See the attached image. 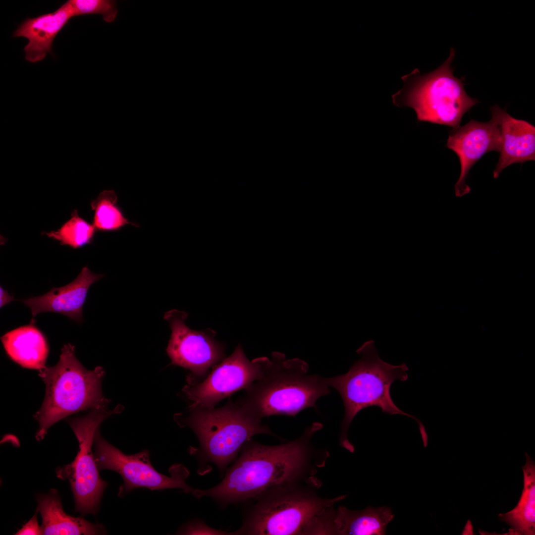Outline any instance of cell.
Here are the masks:
<instances>
[{"label":"cell","instance_id":"1","mask_svg":"<svg viewBox=\"0 0 535 535\" xmlns=\"http://www.w3.org/2000/svg\"><path fill=\"white\" fill-rule=\"evenodd\" d=\"M322 427L314 422L298 438L276 445L248 440L222 481L208 489H196L194 496L209 497L226 506L248 501L281 485H322L316 475L324 467L329 453L315 446L312 439Z\"/></svg>","mask_w":535,"mask_h":535},{"label":"cell","instance_id":"2","mask_svg":"<svg viewBox=\"0 0 535 535\" xmlns=\"http://www.w3.org/2000/svg\"><path fill=\"white\" fill-rule=\"evenodd\" d=\"M321 486L283 484L249 500L251 504L233 535H325L332 508L347 495L322 497L317 492Z\"/></svg>","mask_w":535,"mask_h":535},{"label":"cell","instance_id":"3","mask_svg":"<svg viewBox=\"0 0 535 535\" xmlns=\"http://www.w3.org/2000/svg\"><path fill=\"white\" fill-rule=\"evenodd\" d=\"M356 352L360 358L347 373L326 377L327 384L338 392L344 407L339 437L340 446L354 452V447L348 438L349 426L360 411L371 406L380 408L384 413L399 414L414 419L418 424L424 444H427L428 435L421 421L399 409L390 395V387L395 380L408 379L409 369L406 364L393 365L381 360L373 340L365 342Z\"/></svg>","mask_w":535,"mask_h":535},{"label":"cell","instance_id":"4","mask_svg":"<svg viewBox=\"0 0 535 535\" xmlns=\"http://www.w3.org/2000/svg\"><path fill=\"white\" fill-rule=\"evenodd\" d=\"M330 393L326 377L309 374L306 362L274 352L264 374L245 389L237 403L262 420L273 415L295 416L316 407L318 399Z\"/></svg>","mask_w":535,"mask_h":535},{"label":"cell","instance_id":"5","mask_svg":"<svg viewBox=\"0 0 535 535\" xmlns=\"http://www.w3.org/2000/svg\"><path fill=\"white\" fill-rule=\"evenodd\" d=\"M176 418L180 426L189 427L199 440V447H191L189 452L197 458L201 474L208 463L223 474L243 445L256 435L277 436L262 420L231 400L219 408L190 406L186 417L177 415Z\"/></svg>","mask_w":535,"mask_h":535},{"label":"cell","instance_id":"6","mask_svg":"<svg viewBox=\"0 0 535 535\" xmlns=\"http://www.w3.org/2000/svg\"><path fill=\"white\" fill-rule=\"evenodd\" d=\"M74 348L69 343L64 345L55 366L39 370L46 384V393L41 408L34 415L39 425L36 434L38 440L43 439L48 429L59 420L85 410L106 408L109 403L102 390L103 369L85 368L77 359Z\"/></svg>","mask_w":535,"mask_h":535},{"label":"cell","instance_id":"7","mask_svg":"<svg viewBox=\"0 0 535 535\" xmlns=\"http://www.w3.org/2000/svg\"><path fill=\"white\" fill-rule=\"evenodd\" d=\"M455 55L451 48L448 58L435 70L421 75L415 69L402 77L404 86L393 96L394 104L412 107L420 121L458 127L463 115L479 101L467 95L464 78L454 75Z\"/></svg>","mask_w":535,"mask_h":535},{"label":"cell","instance_id":"8","mask_svg":"<svg viewBox=\"0 0 535 535\" xmlns=\"http://www.w3.org/2000/svg\"><path fill=\"white\" fill-rule=\"evenodd\" d=\"M122 406L112 410L94 408L86 415L67 419L79 442V450L72 462L56 470V476L68 480L73 494L75 511L82 515H95L107 483L100 476L92 451L96 430L109 416L120 413Z\"/></svg>","mask_w":535,"mask_h":535},{"label":"cell","instance_id":"9","mask_svg":"<svg viewBox=\"0 0 535 535\" xmlns=\"http://www.w3.org/2000/svg\"><path fill=\"white\" fill-rule=\"evenodd\" d=\"M94 456L99 471L110 470L118 473L123 480L118 496L124 497L131 490L146 487L151 490L180 488L183 492L194 495L196 489L186 482L189 475L187 468L176 463L169 469L170 476L159 473L152 465L148 450L133 455H126L101 436L99 428L94 438Z\"/></svg>","mask_w":535,"mask_h":535},{"label":"cell","instance_id":"10","mask_svg":"<svg viewBox=\"0 0 535 535\" xmlns=\"http://www.w3.org/2000/svg\"><path fill=\"white\" fill-rule=\"evenodd\" d=\"M270 362L267 357L248 360L238 345L228 357L214 366L203 379L182 390L191 406L214 407L235 392L245 389L265 373Z\"/></svg>","mask_w":535,"mask_h":535},{"label":"cell","instance_id":"11","mask_svg":"<svg viewBox=\"0 0 535 535\" xmlns=\"http://www.w3.org/2000/svg\"><path fill=\"white\" fill-rule=\"evenodd\" d=\"M188 314L175 309L165 312L164 319L171 334L166 348L171 363L189 370L188 384L203 379L210 370L225 358L224 346L214 338L211 330L197 331L186 324Z\"/></svg>","mask_w":535,"mask_h":535},{"label":"cell","instance_id":"12","mask_svg":"<svg viewBox=\"0 0 535 535\" xmlns=\"http://www.w3.org/2000/svg\"><path fill=\"white\" fill-rule=\"evenodd\" d=\"M501 144L499 128L493 117L487 122L471 120L450 132L446 146L457 155L461 166L459 178L454 186L456 197L470 192L471 188L466 183L470 169L485 154L493 151L499 152Z\"/></svg>","mask_w":535,"mask_h":535},{"label":"cell","instance_id":"13","mask_svg":"<svg viewBox=\"0 0 535 535\" xmlns=\"http://www.w3.org/2000/svg\"><path fill=\"white\" fill-rule=\"evenodd\" d=\"M490 110L501 139L500 156L493 171V177L497 178L512 164L535 160V127L511 116L498 105L491 107Z\"/></svg>","mask_w":535,"mask_h":535},{"label":"cell","instance_id":"14","mask_svg":"<svg viewBox=\"0 0 535 535\" xmlns=\"http://www.w3.org/2000/svg\"><path fill=\"white\" fill-rule=\"evenodd\" d=\"M92 272L84 267L78 276L70 283L53 287L48 293L38 297L21 300L31 311L33 319L38 314L54 312L81 322L82 311L88 291L91 285L104 276Z\"/></svg>","mask_w":535,"mask_h":535},{"label":"cell","instance_id":"15","mask_svg":"<svg viewBox=\"0 0 535 535\" xmlns=\"http://www.w3.org/2000/svg\"><path fill=\"white\" fill-rule=\"evenodd\" d=\"M73 17L67 2L55 11L26 18L14 32L13 37L28 40L24 48L25 59L32 63L43 60L52 53L53 42L58 32Z\"/></svg>","mask_w":535,"mask_h":535},{"label":"cell","instance_id":"16","mask_svg":"<svg viewBox=\"0 0 535 535\" xmlns=\"http://www.w3.org/2000/svg\"><path fill=\"white\" fill-rule=\"evenodd\" d=\"M394 515L391 508L368 506L351 510L340 505L332 508L327 528L329 535H384Z\"/></svg>","mask_w":535,"mask_h":535},{"label":"cell","instance_id":"17","mask_svg":"<svg viewBox=\"0 0 535 535\" xmlns=\"http://www.w3.org/2000/svg\"><path fill=\"white\" fill-rule=\"evenodd\" d=\"M36 511L42 518V535H99L105 533L102 525L93 524L82 517L66 514L63 510L57 491L51 489L47 494L37 496Z\"/></svg>","mask_w":535,"mask_h":535},{"label":"cell","instance_id":"18","mask_svg":"<svg viewBox=\"0 0 535 535\" xmlns=\"http://www.w3.org/2000/svg\"><path fill=\"white\" fill-rule=\"evenodd\" d=\"M1 340L7 355L22 367L38 370L46 367L48 345L34 322L6 333Z\"/></svg>","mask_w":535,"mask_h":535},{"label":"cell","instance_id":"19","mask_svg":"<svg viewBox=\"0 0 535 535\" xmlns=\"http://www.w3.org/2000/svg\"><path fill=\"white\" fill-rule=\"evenodd\" d=\"M526 462L522 467L524 488L516 506L512 510L498 515L501 520L508 524V534H535V465L526 453Z\"/></svg>","mask_w":535,"mask_h":535},{"label":"cell","instance_id":"20","mask_svg":"<svg viewBox=\"0 0 535 535\" xmlns=\"http://www.w3.org/2000/svg\"><path fill=\"white\" fill-rule=\"evenodd\" d=\"M117 196L114 190H104L91 202L94 212L93 225L96 230L110 232L120 230L126 225L138 227L124 216L117 205Z\"/></svg>","mask_w":535,"mask_h":535},{"label":"cell","instance_id":"21","mask_svg":"<svg viewBox=\"0 0 535 535\" xmlns=\"http://www.w3.org/2000/svg\"><path fill=\"white\" fill-rule=\"evenodd\" d=\"M96 231L94 226L80 217L78 211L74 210L71 218L60 228L46 232L45 234L49 238L59 241L61 245L77 249L91 243Z\"/></svg>","mask_w":535,"mask_h":535},{"label":"cell","instance_id":"22","mask_svg":"<svg viewBox=\"0 0 535 535\" xmlns=\"http://www.w3.org/2000/svg\"><path fill=\"white\" fill-rule=\"evenodd\" d=\"M73 16L100 14L107 23L113 22L117 15V2L112 0H69Z\"/></svg>","mask_w":535,"mask_h":535},{"label":"cell","instance_id":"23","mask_svg":"<svg viewBox=\"0 0 535 535\" xmlns=\"http://www.w3.org/2000/svg\"><path fill=\"white\" fill-rule=\"evenodd\" d=\"M182 535H231L233 532L221 531L213 528L204 521L197 520L188 523L183 526L178 532Z\"/></svg>","mask_w":535,"mask_h":535},{"label":"cell","instance_id":"24","mask_svg":"<svg viewBox=\"0 0 535 535\" xmlns=\"http://www.w3.org/2000/svg\"><path fill=\"white\" fill-rule=\"evenodd\" d=\"M37 512H38L36 511L35 515L15 534V535H42L41 526L38 525L37 521Z\"/></svg>","mask_w":535,"mask_h":535},{"label":"cell","instance_id":"25","mask_svg":"<svg viewBox=\"0 0 535 535\" xmlns=\"http://www.w3.org/2000/svg\"><path fill=\"white\" fill-rule=\"evenodd\" d=\"M0 307L2 308L6 304L13 300L14 297L10 295L6 290L0 286Z\"/></svg>","mask_w":535,"mask_h":535}]
</instances>
